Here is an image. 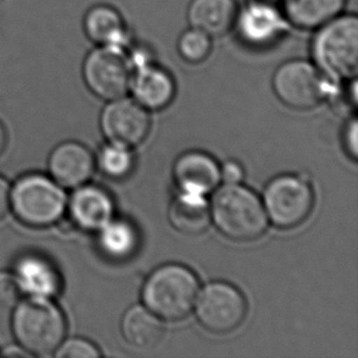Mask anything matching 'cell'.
Returning a JSON list of instances; mask_svg holds the SVG:
<instances>
[{"label":"cell","mask_w":358,"mask_h":358,"mask_svg":"<svg viewBox=\"0 0 358 358\" xmlns=\"http://www.w3.org/2000/svg\"><path fill=\"white\" fill-rule=\"evenodd\" d=\"M238 14L235 0H192L187 17L192 27L213 37L228 34L236 24Z\"/></svg>","instance_id":"obj_17"},{"label":"cell","mask_w":358,"mask_h":358,"mask_svg":"<svg viewBox=\"0 0 358 358\" xmlns=\"http://www.w3.org/2000/svg\"><path fill=\"white\" fill-rule=\"evenodd\" d=\"M199 291V279L189 268L168 264L152 273L142 297L145 307L158 318L176 322L194 310Z\"/></svg>","instance_id":"obj_3"},{"label":"cell","mask_w":358,"mask_h":358,"mask_svg":"<svg viewBox=\"0 0 358 358\" xmlns=\"http://www.w3.org/2000/svg\"><path fill=\"white\" fill-rule=\"evenodd\" d=\"M357 121L352 120L350 122L346 131H345L344 142L346 145V150L349 155L352 157V159H357L358 155V140H357Z\"/></svg>","instance_id":"obj_28"},{"label":"cell","mask_w":358,"mask_h":358,"mask_svg":"<svg viewBox=\"0 0 358 358\" xmlns=\"http://www.w3.org/2000/svg\"><path fill=\"white\" fill-rule=\"evenodd\" d=\"M20 289L29 296L52 299L62 287L59 271L52 262L38 255H26L20 258L14 271Z\"/></svg>","instance_id":"obj_16"},{"label":"cell","mask_w":358,"mask_h":358,"mask_svg":"<svg viewBox=\"0 0 358 358\" xmlns=\"http://www.w3.org/2000/svg\"><path fill=\"white\" fill-rule=\"evenodd\" d=\"M83 29L93 43L124 48L127 43L125 21L110 5L98 4L88 10L83 19Z\"/></svg>","instance_id":"obj_18"},{"label":"cell","mask_w":358,"mask_h":358,"mask_svg":"<svg viewBox=\"0 0 358 358\" xmlns=\"http://www.w3.org/2000/svg\"><path fill=\"white\" fill-rule=\"evenodd\" d=\"M169 219L179 233L189 236L199 235L208 229L210 210L204 196L181 192L171 203Z\"/></svg>","instance_id":"obj_19"},{"label":"cell","mask_w":358,"mask_h":358,"mask_svg":"<svg viewBox=\"0 0 358 358\" xmlns=\"http://www.w3.org/2000/svg\"><path fill=\"white\" fill-rule=\"evenodd\" d=\"M241 38L253 47L274 43L287 29L286 20L275 6L266 1H252L238 14L236 24Z\"/></svg>","instance_id":"obj_11"},{"label":"cell","mask_w":358,"mask_h":358,"mask_svg":"<svg viewBox=\"0 0 358 358\" xmlns=\"http://www.w3.org/2000/svg\"><path fill=\"white\" fill-rule=\"evenodd\" d=\"M131 87L136 101L142 107L160 110L168 107L175 97L174 78L166 70L145 60L134 66Z\"/></svg>","instance_id":"obj_13"},{"label":"cell","mask_w":358,"mask_h":358,"mask_svg":"<svg viewBox=\"0 0 358 358\" xmlns=\"http://www.w3.org/2000/svg\"><path fill=\"white\" fill-rule=\"evenodd\" d=\"M55 357L58 358H98L101 357V352L97 348L87 340L81 338L65 340L60 344Z\"/></svg>","instance_id":"obj_25"},{"label":"cell","mask_w":358,"mask_h":358,"mask_svg":"<svg viewBox=\"0 0 358 358\" xmlns=\"http://www.w3.org/2000/svg\"><path fill=\"white\" fill-rule=\"evenodd\" d=\"M197 318L214 334H229L243 323L247 302L241 292L227 282H213L197 297Z\"/></svg>","instance_id":"obj_9"},{"label":"cell","mask_w":358,"mask_h":358,"mask_svg":"<svg viewBox=\"0 0 358 358\" xmlns=\"http://www.w3.org/2000/svg\"><path fill=\"white\" fill-rule=\"evenodd\" d=\"M313 55L322 73L336 80L355 78L358 70V20L336 16L320 26L313 41Z\"/></svg>","instance_id":"obj_4"},{"label":"cell","mask_w":358,"mask_h":358,"mask_svg":"<svg viewBox=\"0 0 358 358\" xmlns=\"http://www.w3.org/2000/svg\"><path fill=\"white\" fill-rule=\"evenodd\" d=\"M243 178V170L235 162H228L220 168V180L227 185L238 184Z\"/></svg>","instance_id":"obj_27"},{"label":"cell","mask_w":358,"mask_h":358,"mask_svg":"<svg viewBox=\"0 0 358 358\" xmlns=\"http://www.w3.org/2000/svg\"><path fill=\"white\" fill-rule=\"evenodd\" d=\"M75 224L87 231H99L113 218L110 196L97 186H80L69 203Z\"/></svg>","instance_id":"obj_15"},{"label":"cell","mask_w":358,"mask_h":358,"mask_svg":"<svg viewBox=\"0 0 358 358\" xmlns=\"http://www.w3.org/2000/svg\"><path fill=\"white\" fill-rule=\"evenodd\" d=\"M83 80L97 97L114 101L125 96L132 81V64L124 48L101 45L88 54Z\"/></svg>","instance_id":"obj_6"},{"label":"cell","mask_w":358,"mask_h":358,"mask_svg":"<svg viewBox=\"0 0 358 358\" xmlns=\"http://www.w3.org/2000/svg\"><path fill=\"white\" fill-rule=\"evenodd\" d=\"M102 130L113 145L130 148L147 138L150 117L140 103L117 98L103 110Z\"/></svg>","instance_id":"obj_10"},{"label":"cell","mask_w":358,"mask_h":358,"mask_svg":"<svg viewBox=\"0 0 358 358\" xmlns=\"http://www.w3.org/2000/svg\"><path fill=\"white\" fill-rule=\"evenodd\" d=\"M273 87L281 102L295 110H310L330 93L320 69L303 60L282 64L275 71Z\"/></svg>","instance_id":"obj_7"},{"label":"cell","mask_w":358,"mask_h":358,"mask_svg":"<svg viewBox=\"0 0 358 358\" xmlns=\"http://www.w3.org/2000/svg\"><path fill=\"white\" fill-rule=\"evenodd\" d=\"M174 179L181 192L204 196L212 192L222 181L220 166L206 153L189 152L176 162Z\"/></svg>","instance_id":"obj_14"},{"label":"cell","mask_w":358,"mask_h":358,"mask_svg":"<svg viewBox=\"0 0 358 358\" xmlns=\"http://www.w3.org/2000/svg\"><path fill=\"white\" fill-rule=\"evenodd\" d=\"M13 333L29 356L54 354L66 335V320L52 299L29 296L16 303Z\"/></svg>","instance_id":"obj_1"},{"label":"cell","mask_w":358,"mask_h":358,"mask_svg":"<svg viewBox=\"0 0 358 358\" xmlns=\"http://www.w3.org/2000/svg\"><path fill=\"white\" fill-rule=\"evenodd\" d=\"M178 49L180 55L186 62L191 64L202 63L212 52L210 36L201 29L191 27L180 36Z\"/></svg>","instance_id":"obj_24"},{"label":"cell","mask_w":358,"mask_h":358,"mask_svg":"<svg viewBox=\"0 0 358 358\" xmlns=\"http://www.w3.org/2000/svg\"><path fill=\"white\" fill-rule=\"evenodd\" d=\"M121 328L126 341L137 349L155 348L164 333L159 318L141 306L126 312Z\"/></svg>","instance_id":"obj_21"},{"label":"cell","mask_w":358,"mask_h":358,"mask_svg":"<svg viewBox=\"0 0 358 358\" xmlns=\"http://www.w3.org/2000/svg\"><path fill=\"white\" fill-rule=\"evenodd\" d=\"M66 204L62 186L44 175H26L10 187V208L29 227L44 228L57 223Z\"/></svg>","instance_id":"obj_5"},{"label":"cell","mask_w":358,"mask_h":358,"mask_svg":"<svg viewBox=\"0 0 358 358\" xmlns=\"http://www.w3.org/2000/svg\"><path fill=\"white\" fill-rule=\"evenodd\" d=\"M345 0H285L286 19L301 29H320L339 16Z\"/></svg>","instance_id":"obj_20"},{"label":"cell","mask_w":358,"mask_h":358,"mask_svg":"<svg viewBox=\"0 0 358 358\" xmlns=\"http://www.w3.org/2000/svg\"><path fill=\"white\" fill-rule=\"evenodd\" d=\"M22 291L14 274L0 271V306H15L20 300Z\"/></svg>","instance_id":"obj_26"},{"label":"cell","mask_w":358,"mask_h":358,"mask_svg":"<svg viewBox=\"0 0 358 358\" xmlns=\"http://www.w3.org/2000/svg\"><path fill=\"white\" fill-rule=\"evenodd\" d=\"M5 145H6V135H5L4 127L0 125V155L3 153Z\"/></svg>","instance_id":"obj_30"},{"label":"cell","mask_w":358,"mask_h":358,"mask_svg":"<svg viewBox=\"0 0 358 358\" xmlns=\"http://www.w3.org/2000/svg\"><path fill=\"white\" fill-rule=\"evenodd\" d=\"M138 241V233L127 222L110 220L99 230V247L112 259L124 261L130 258L137 250Z\"/></svg>","instance_id":"obj_22"},{"label":"cell","mask_w":358,"mask_h":358,"mask_svg":"<svg viewBox=\"0 0 358 358\" xmlns=\"http://www.w3.org/2000/svg\"><path fill=\"white\" fill-rule=\"evenodd\" d=\"M10 208V186L8 181L0 176V219Z\"/></svg>","instance_id":"obj_29"},{"label":"cell","mask_w":358,"mask_h":358,"mask_svg":"<svg viewBox=\"0 0 358 358\" xmlns=\"http://www.w3.org/2000/svg\"><path fill=\"white\" fill-rule=\"evenodd\" d=\"M52 179L62 187L78 189L91 179L94 158L87 147L78 142H64L50 153L48 162Z\"/></svg>","instance_id":"obj_12"},{"label":"cell","mask_w":358,"mask_h":358,"mask_svg":"<svg viewBox=\"0 0 358 358\" xmlns=\"http://www.w3.org/2000/svg\"><path fill=\"white\" fill-rule=\"evenodd\" d=\"M98 163L109 178L124 179L134 169V155L127 147L110 143L103 148Z\"/></svg>","instance_id":"obj_23"},{"label":"cell","mask_w":358,"mask_h":358,"mask_svg":"<svg viewBox=\"0 0 358 358\" xmlns=\"http://www.w3.org/2000/svg\"><path fill=\"white\" fill-rule=\"evenodd\" d=\"M210 217L224 236L236 242L255 241L266 233V209L257 194L241 185H225L214 196Z\"/></svg>","instance_id":"obj_2"},{"label":"cell","mask_w":358,"mask_h":358,"mask_svg":"<svg viewBox=\"0 0 358 358\" xmlns=\"http://www.w3.org/2000/svg\"><path fill=\"white\" fill-rule=\"evenodd\" d=\"M264 204V209L276 228L294 229L310 217L315 194L306 180L284 175L266 186Z\"/></svg>","instance_id":"obj_8"}]
</instances>
